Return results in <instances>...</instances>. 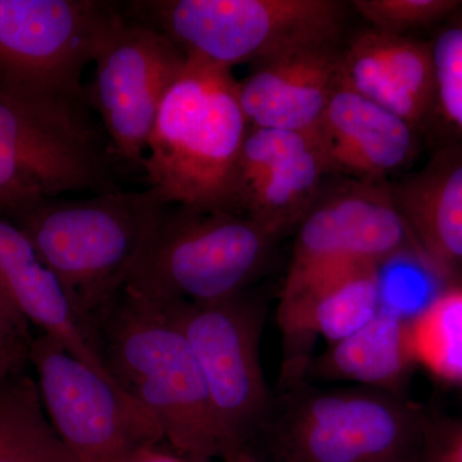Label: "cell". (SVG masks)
<instances>
[{
  "mask_svg": "<svg viewBox=\"0 0 462 462\" xmlns=\"http://www.w3.org/2000/svg\"><path fill=\"white\" fill-rule=\"evenodd\" d=\"M29 364V355L0 346V383L12 373L25 369Z\"/></svg>",
  "mask_w": 462,
  "mask_h": 462,
  "instance_id": "4316f807",
  "label": "cell"
},
{
  "mask_svg": "<svg viewBox=\"0 0 462 462\" xmlns=\"http://www.w3.org/2000/svg\"><path fill=\"white\" fill-rule=\"evenodd\" d=\"M330 173L387 184L412 165L425 144L409 123L338 83L316 132Z\"/></svg>",
  "mask_w": 462,
  "mask_h": 462,
  "instance_id": "5bb4252c",
  "label": "cell"
},
{
  "mask_svg": "<svg viewBox=\"0 0 462 462\" xmlns=\"http://www.w3.org/2000/svg\"><path fill=\"white\" fill-rule=\"evenodd\" d=\"M413 364L410 321L383 309L363 329L312 357L305 382H349L398 394Z\"/></svg>",
  "mask_w": 462,
  "mask_h": 462,
  "instance_id": "d6986e66",
  "label": "cell"
},
{
  "mask_svg": "<svg viewBox=\"0 0 462 462\" xmlns=\"http://www.w3.org/2000/svg\"><path fill=\"white\" fill-rule=\"evenodd\" d=\"M91 322L109 376L157 422L170 447L190 458H223L205 375L179 328L125 289Z\"/></svg>",
  "mask_w": 462,
  "mask_h": 462,
  "instance_id": "6da1fadb",
  "label": "cell"
},
{
  "mask_svg": "<svg viewBox=\"0 0 462 462\" xmlns=\"http://www.w3.org/2000/svg\"><path fill=\"white\" fill-rule=\"evenodd\" d=\"M387 185L421 256L462 284V143L431 149L421 169Z\"/></svg>",
  "mask_w": 462,
  "mask_h": 462,
  "instance_id": "ac0fdd59",
  "label": "cell"
},
{
  "mask_svg": "<svg viewBox=\"0 0 462 462\" xmlns=\"http://www.w3.org/2000/svg\"><path fill=\"white\" fill-rule=\"evenodd\" d=\"M0 291L29 324L114 382L99 355L93 324L81 315L56 273L23 231L0 216Z\"/></svg>",
  "mask_w": 462,
  "mask_h": 462,
  "instance_id": "e0dca14e",
  "label": "cell"
},
{
  "mask_svg": "<svg viewBox=\"0 0 462 462\" xmlns=\"http://www.w3.org/2000/svg\"><path fill=\"white\" fill-rule=\"evenodd\" d=\"M436 99L425 144L462 143V0L454 14L430 30Z\"/></svg>",
  "mask_w": 462,
  "mask_h": 462,
  "instance_id": "7402d4cb",
  "label": "cell"
},
{
  "mask_svg": "<svg viewBox=\"0 0 462 462\" xmlns=\"http://www.w3.org/2000/svg\"><path fill=\"white\" fill-rule=\"evenodd\" d=\"M115 9L96 0H0V85L88 116L83 72Z\"/></svg>",
  "mask_w": 462,
  "mask_h": 462,
  "instance_id": "9c48e42d",
  "label": "cell"
},
{
  "mask_svg": "<svg viewBox=\"0 0 462 462\" xmlns=\"http://www.w3.org/2000/svg\"><path fill=\"white\" fill-rule=\"evenodd\" d=\"M338 42L305 45L252 63L239 81L249 127L316 134L339 83Z\"/></svg>",
  "mask_w": 462,
  "mask_h": 462,
  "instance_id": "9a60e30c",
  "label": "cell"
},
{
  "mask_svg": "<svg viewBox=\"0 0 462 462\" xmlns=\"http://www.w3.org/2000/svg\"><path fill=\"white\" fill-rule=\"evenodd\" d=\"M187 54L116 5L94 51L93 84L85 88L98 112L112 151L130 166H143L167 91L181 74Z\"/></svg>",
  "mask_w": 462,
  "mask_h": 462,
  "instance_id": "8fae6325",
  "label": "cell"
},
{
  "mask_svg": "<svg viewBox=\"0 0 462 462\" xmlns=\"http://www.w3.org/2000/svg\"><path fill=\"white\" fill-rule=\"evenodd\" d=\"M434 462H462V422L438 438Z\"/></svg>",
  "mask_w": 462,
  "mask_h": 462,
  "instance_id": "d4e9b609",
  "label": "cell"
},
{
  "mask_svg": "<svg viewBox=\"0 0 462 462\" xmlns=\"http://www.w3.org/2000/svg\"><path fill=\"white\" fill-rule=\"evenodd\" d=\"M339 81L402 118L425 139L436 99L428 41L372 27L360 30L340 50Z\"/></svg>",
  "mask_w": 462,
  "mask_h": 462,
  "instance_id": "2e32d148",
  "label": "cell"
},
{
  "mask_svg": "<svg viewBox=\"0 0 462 462\" xmlns=\"http://www.w3.org/2000/svg\"><path fill=\"white\" fill-rule=\"evenodd\" d=\"M278 242L239 212L167 206L123 289L151 305L223 302L252 289Z\"/></svg>",
  "mask_w": 462,
  "mask_h": 462,
  "instance_id": "277c9868",
  "label": "cell"
},
{
  "mask_svg": "<svg viewBox=\"0 0 462 462\" xmlns=\"http://www.w3.org/2000/svg\"><path fill=\"white\" fill-rule=\"evenodd\" d=\"M329 175L316 134L249 127L236 169V211L281 240L296 230Z\"/></svg>",
  "mask_w": 462,
  "mask_h": 462,
  "instance_id": "4fadbf2b",
  "label": "cell"
},
{
  "mask_svg": "<svg viewBox=\"0 0 462 462\" xmlns=\"http://www.w3.org/2000/svg\"><path fill=\"white\" fill-rule=\"evenodd\" d=\"M167 206L152 188L115 189L87 199H44L11 221L91 322L123 291Z\"/></svg>",
  "mask_w": 462,
  "mask_h": 462,
  "instance_id": "3957f363",
  "label": "cell"
},
{
  "mask_svg": "<svg viewBox=\"0 0 462 462\" xmlns=\"http://www.w3.org/2000/svg\"><path fill=\"white\" fill-rule=\"evenodd\" d=\"M115 189L88 116L0 85V216L14 218L69 191Z\"/></svg>",
  "mask_w": 462,
  "mask_h": 462,
  "instance_id": "ba28073f",
  "label": "cell"
},
{
  "mask_svg": "<svg viewBox=\"0 0 462 462\" xmlns=\"http://www.w3.org/2000/svg\"><path fill=\"white\" fill-rule=\"evenodd\" d=\"M29 364L48 418L74 462H130L141 449L166 442L157 422L115 382L50 336L32 339Z\"/></svg>",
  "mask_w": 462,
  "mask_h": 462,
  "instance_id": "30bf717a",
  "label": "cell"
},
{
  "mask_svg": "<svg viewBox=\"0 0 462 462\" xmlns=\"http://www.w3.org/2000/svg\"><path fill=\"white\" fill-rule=\"evenodd\" d=\"M413 361L447 382L462 383V284L448 285L410 320Z\"/></svg>",
  "mask_w": 462,
  "mask_h": 462,
  "instance_id": "44dd1931",
  "label": "cell"
},
{
  "mask_svg": "<svg viewBox=\"0 0 462 462\" xmlns=\"http://www.w3.org/2000/svg\"><path fill=\"white\" fill-rule=\"evenodd\" d=\"M152 306L179 328L199 360L223 440V460L240 449L258 451L275 403L261 365L260 343L266 319L263 298L249 289L209 305Z\"/></svg>",
  "mask_w": 462,
  "mask_h": 462,
  "instance_id": "52a82bcc",
  "label": "cell"
},
{
  "mask_svg": "<svg viewBox=\"0 0 462 462\" xmlns=\"http://www.w3.org/2000/svg\"><path fill=\"white\" fill-rule=\"evenodd\" d=\"M200 462H211V461H209V460H202Z\"/></svg>",
  "mask_w": 462,
  "mask_h": 462,
  "instance_id": "f1b7e54d",
  "label": "cell"
},
{
  "mask_svg": "<svg viewBox=\"0 0 462 462\" xmlns=\"http://www.w3.org/2000/svg\"><path fill=\"white\" fill-rule=\"evenodd\" d=\"M282 392L263 439L276 462H413L430 436L420 409L392 392L305 382Z\"/></svg>",
  "mask_w": 462,
  "mask_h": 462,
  "instance_id": "5b68a950",
  "label": "cell"
},
{
  "mask_svg": "<svg viewBox=\"0 0 462 462\" xmlns=\"http://www.w3.org/2000/svg\"><path fill=\"white\" fill-rule=\"evenodd\" d=\"M225 462H267L263 456L258 454L254 449H240L238 452H234L227 456L224 460Z\"/></svg>",
  "mask_w": 462,
  "mask_h": 462,
  "instance_id": "83f0119b",
  "label": "cell"
},
{
  "mask_svg": "<svg viewBox=\"0 0 462 462\" xmlns=\"http://www.w3.org/2000/svg\"><path fill=\"white\" fill-rule=\"evenodd\" d=\"M406 254L421 256L387 184L327 182L294 230L282 287L352 264L382 266Z\"/></svg>",
  "mask_w": 462,
  "mask_h": 462,
  "instance_id": "7c38bea8",
  "label": "cell"
},
{
  "mask_svg": "<svg viewBox=\"0 0 462 462\" xmlns=\"http://www.w3.org/2000/svg\"><path fill=\"white\" fill-rule=\"evenodd\" d=\"M130 462H200V458L187 457L178 454L175 449L163 448L162 443H160L141 449Z\"/></svg>",
  "mask_w": 462,
  "mask_h": 462,
  "instance_id": "484cf974",
  "label": "cell"
},
{
  "mask_svg": "<svg viewBox=\"0 0 462 462\" xmlns=\"http://www.w3.org/2000/svg\"><path fill=\"white\" fill-rule=\"evenodd\" d=\"M0 462H74L25 369L0 383Z\"/></svg>",
  "mask_w": 462,
  "mask_h": 462,
  "instance_id": "ffe728a7",
  "label": "cell"
},
{
  "mask_svg": "<svg viewBox=\"0 0 462 462\" xmlns=\"http://www.w3.org/2000/svg\"><path fill=\"white\" fill-rule=\"evenodd\" d=\"M167 91L143 166L169 206L236 211V169L249 124L230 69L187 56Z\"/></svg>",
  "mask_w": 462,
  "mask_h": 462,
  "instance_id": "7a4b0ae2",
  "label": "cell"
},
{
  "mask_svg": "<svg viewBox=\"0 0 462 462\" xmlns=\"http://www.w3.org/2000/svg\"><path fill=\"white\" fill-rule=\"evenodd\" d=\"M346 5L338 0H138L121 9L162 32L187 56L231 69L338 42Z\"/></svg>",
  "mask_w": 462,
  "mask_h": 462,
  "instance_id": "8992f818",
  "label": "cell"
},
{
  "mask_svg": "<svg viewBox=\"0 0 462 462\" xmlns=\"http://www.w3.org/2000/svg\"><path fill=\"white\" fill-rule=\"evenodd\" d=\"M349 5L376 32L406 36L433 29L454 14L461 0H355Z\"/></svg>",
  "mask_w": 462,
  "mask_h": 462,
  "instance_id": "603a6c76",
  "label": "cell"
},
{
  "mask_svg": "<svg viewBox=\"0 0 462 462\" xmlns=\"http://www.w3.org/2000/svg\"><path fill=\"white\" fill-rule=\"evenodd\" d=\"M32 339L29 321L0 291V346L29 355Z\"/></svg>",
  "mask_w": 462,
  "mask_h": 462,
  "instance_id": "cb8c5ba5",
  "label": "cell"
}]
</instances>
